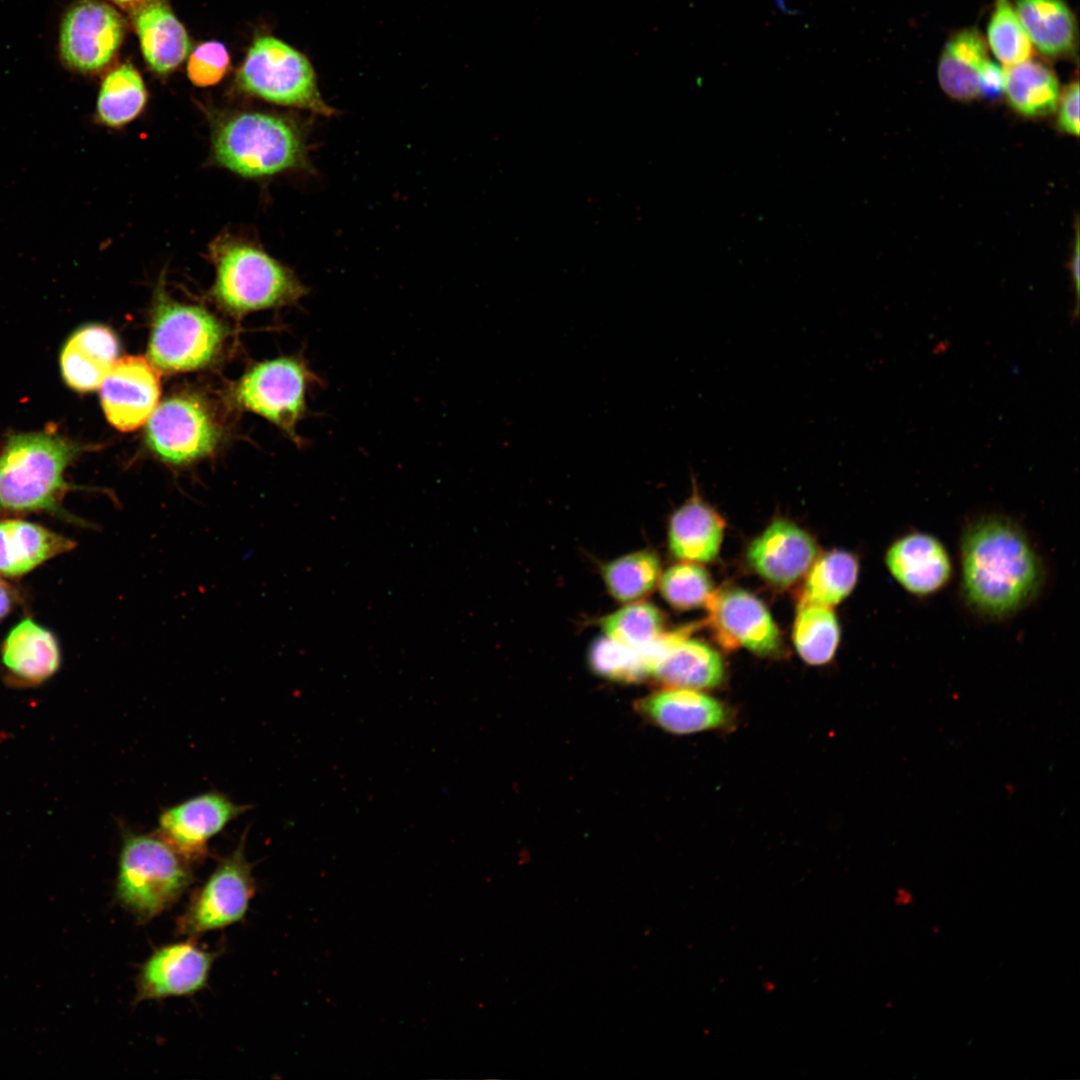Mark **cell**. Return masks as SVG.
<instances>
[{
  "label": "cell",
  "instance_id": "83f0119b",
  "mask_svg": "<svg viewBox=\"0 0 1080 1080\" xmlns=\"http://www.w3.org/2000/svg\"><path fill=\"white\" fill-rule=\"evenodd\" d=\"M859 564L846 551L825 553L808 570L800 603L830 607L845 599L857 582Z\"/></svg>",
  "mask_w": 1080,
  "mask_h": 1080
},
{
  "label": "cell",
  "instance_id": "5bb4252c",
  "mask_svg": "<svg viewBox=\"0 0 1080 1080\" xmlns=\"http://www.w3.org/2000/svg\"><path fill=\"white\" fill-rule=\"evenodd\" d=\"M247 808L223 793H204L164 810L157 833L190 863L199 862L208 842Z\"/></svg>",
  "mask_w": 1080,
  "mask_h": 1080
},
{
  "label": "cell",
  "instance_id": "603a6c76",
  "mask_svg": "<svg viewBox=\"0 0 1080 1080\" xmlns=\"http://www.w3.org/2000/svg\"><path fill=\"white\" fill-rule=\"evenodd\" d=\"M987 43L975 28H965L946 41L938 60L937 75L942 90L958 101L980 96V75L989 59Z\"/></svg>",
  "mask_w": 1080,
  "mask_h": 1080
},
{
  "label": "cell",
  "instance_id": "ac0fdd59",
  "mask_svg": "<svg viewBox=\"0 0 1080 1080\" xmlns=\"http://www.w3.org/2000/svg\"><path fill=\"white\" fill-rule=\"evenodd\" d=\"M635 706L648 720L675 734L719 728L728 721L723 704L692 689L666 688L639 700Z\"/></svg>",
  "mask_w": 1080,
  "mask_h": 1080
},
{
  "label": "cell",
  "instance_id": "ab89813d",
  "mask_svg": "<svg viewBox=\"0 0 1080 1080\" xmlns=\"http://www.w3.org/2000/svg\"><path fill=\"white\" fill-rule=\"evenodd\" d=\"M11 605V598L7 588L0 583V619L3 618L9 611Z\"/></svg>",
  "mask_w": 1080,
  "mask_h": 1080
},
{
  "label": "cell",
  "instance_id": "f1b7e54d",
  "mask_svg": "<svg viewBox=\"0 0 1080 1080\" xmlns=\"http://www.w3.org/2000/svg\"><path fill=\"white\" fill-rule=\"evenodd\" d=\"M147 92L138 71L123 64L110 71L102 81L97 117L108 127H121L135 119L143 110Z\"/></svg>",
  "mask_w": 1080,
  "mask_h": 1080
},
{
  "label": "cell",
  "instance_id": "836d02e7",
  "mask_svg": "<svg viewBox=\"0 0 1080 1080\" xmlns=\"http://www.w3.org/2000/svg\"><path fill=\"white\" fill-rule=\"evenodd\" d=\"M588 659L593 672L609 680L632 683L650 676L641 650L629 648L607 636L592 643Z\"/></svg>",
  "mask_w": 1080,
  "mask_h": 1080
},
{
  "label": "cell",
  "instance_id": "f35d334b",
  "mask_svg": "<svg viewBox=\"0 0 1080 1080\" xmlns=\"http://www.w3.org/2000/svg\"><path fill=\"white\" fill-rule=\"evenodd\" d=\"M1079 256H1080L1079 255V236H1078V232H1077L1076 241H1075V247H1074V253H1073L1072 261H1071L1072 279H1073V282H1074V285H1075L1076 297L1077 298H1078V293H1079Z\"/></svg>",
  "mask_w": 1080,
  "mask_h": 1080
},
{
  "label": "cell",
  "instance_id": "277c9868",
  "mask_svg": "<svg viewBox=\"0 0 1080 1080\" xmlns=\"http://www.w3.org/2000/svg\"><path fill=\"white\" fill-rule=\"evenodd\" d=\"M216 266L212 296L231 314L288 306L307 294L297 275L262 249L222 238L211 247Z\"/></svg>",
  "mask_w": 1080,
  "mask_h": 1080
},
{
  "label": "cell",
  "instance_id": "30bf717a",
  "mask_svg": "<svg viewBox=\"0 0 1080 1080\" xmlns=\"http://www.w3.org/2000/svg\"><path fill=\"white\" fill-rule=\"evenodd\" d=\"M146 442L162 461L185 465L215 449L220 432L205 403L179 394L163 401L147 420Z\"/></svg>",
  "mask_w": 1080,
  "mask_h": 1080
},
{
  "label": "cell",
  "instance_id": "f546056e",
  "mask_svg": "<svg viewBox=\"0 0 1080 1080\" xmlns=\"http://www.w3.org/2000/svg\"><path fill=\"white\" fill-rule=\"evenodd\" d=\"M658 556L648 550L616 558L602 567V578L610 595L622 603L636 602L648 595L659 581Z\"/></svg>",
  "mask_w": 1080,
  "mask_h": 1080
},
{
  "label": "cell",
  "instance_id": "9a60e30c",
  "mask_svg": "<svg viewBox=\"0 0 1080 1080\" xmlns=\"http://www.w3.org/2000/svg\"><path fill=\"white\" fill-rule=\"evenodd\" d=\"M159 395V373L141 356L117 360L100 385L106 418L121 431H132L144 424L155 410Z\"/></svg>",
  "mask_w": 1080,
  "mask_h": 1080
},
{
  "label": "cell",
  "instance_id": "44dd1931",
  "mask_svg": "<svg viewBox=\"0 0 1080 1080\" xmlns=\"http://www.w3.org/2000/svg\"><path fill=\"white\" fill-rule=\"evenodd\" d=\"M688 636L669 646L650 676L666 688L697 690L719 685L724 677L721 656L708 644Z\"/></svg>",
  "mask_w": 1080,
  "mask_h": 1080
},
{
  "label": "cell",
  "instance_id": "3957f363",
  "mask_svg": "<svg viewBox=\"0 0 1080 1080\" xmlns=\"http://www.w3.org/2000/svg\"><path fill=\"white\" fill-rule=\"evenodd\" d=\"M212 152L219 165L244 177L310 169L304 127L274 114L244 112L225 118L214 129Z\"/></svg>",
  "mask_w": 1080,
  "mask_h": 1080
},
{
  "label": "cell",
  "instance_id": "2e32d148",
  "mask_svg": "<svg viewBox=\"0 0 1080 1080\" xmlns=\"http://www.w3.org/2000/svg\"><path fill=\"white\" fill-rule=\"evenodd\" d=\"M885 563L895 581L917 597L942 590L953 571L946 547L925 532H910L895 539L886 551Z\"/></svg>",
  "mask_w": 1080,
  "mask_h": 1080
},
{
  "label": "cell",
  "instance_id": "7402d4cb",
  "mask_svg": "<svg viewBox=\"0 0 1080 1080\" xmlns=\"http://www.w3.org/2000/svg\"><path fill=\"white\" fill-rule=\"evenodd\" d=\"M2 662L18 682L39 684L51 677L60 665L54 636L31 619L15 626L2 646Z\"/></svg>",
  "mask_w": 1080,
  "mask_h": 1080
},
{
  "label": "cell",
  "instance_id": "8992f818",
  "mask_svg": "<svg viewBox=\"0 0 1080 1080\" xmlns=\"http://www.w3.org/2000/svg\"><path fill=\"white\" fill-rule=\"evenodd\" d=\"M237 82L246 93L278 105L325 117L336 113L324 100L308 58L273 36H261L253 42Z\"/></svg>",
  "mask_w": 1080,
  "mask_h": 1080
},
{
  "label": "cell",
  "instance_id": "cb8c5ba5",
  "mask_svg": "<svg viewBox=\"0 0 1080 1080\" xmlns=\"http://www.w3.org/2000/svg\"><path fill=\"white\" fill-rule=\"evenodd\" d=\"M74 547L72 540L22 520L0 521V574L20 576Z\"/></svg>",
  "mask_w": 1080,
  "mask_h": 1080
},
{
  "label": "cell",
  "instance_id": "d590c367",
  "mask_svg": "<svg viewBox=\"0 0 1080 1080\" xmlns=\"http://www.w3.org/2000/svg\"><path fill=\"white\" fill-rule=\"evenodd\" d=\"M230 63L225 46L216 41L202 43L191 53L187 73L191 82L200 87L218 83L226 74Z\"/></svg>",
  "mask_w": 1080,
  "mask_h": 1080
},
{
  "label": "cell",
  "instance_id": "ffe728a7",
  "mask_svg": "<svg viewBox=\"0 0 1080 1080\" xmlns=\"http://www.w3.org/2000/svg\"><path fill=\"white\" fill-rule=\"evenodd\" d=\"M119 342L111 329L87 325L75 331L60 356L62 376L78 392L93 391L117 361Z\"/></svg>",
  "mask_w": 1080,
  "mask_h": 1080
},
{
  "label": "cell",
  "instance_id": "6da1fadb",
  "mask_svg": "<svg viewBox=\"0 0 1080 1080\" xmlns=\"http://www.w3.org/2000/svg\"><path fill=\"white\" fill-rule=\"evenodd\" d=\"M961 587L968 605L992 619L1028 606L1045 580L1043 562L1024 530L1002 515L971 522L960 543Z\"/></svg>",
  "mask_w": 1080,
  "mask_h": 1080
},
{
  "label": "cell",
  "instance_id": "7a4b0ae2",
  "mask_svg": "<svg viewBox=\"0 0 1080 1080\" xmlns=\"http://www.w3.org/2000/svg\"><path fill=\"white\" fill-rule=\"evenodd\" d=\"M81 447L57 432L11 435L0 448V511L58 512Z\"/></svg>",
  "mask_w": 1080,
  "mask_h": 1080
},
{
  "label": "cell",
  "instance_id": "4fadbf2b",
  "mask_svg": "<svg viewBox=\"0 0 1080 1080\" xmlns=\"http://www.w3.org/2000/svg\"><path fill=\"white\" fill-rule=\"evenodd\" d=\"M706 607L715 638L726 649L745 647L760 655L775 654L779 630L766 606L751 593L726 588L712 592Z\"/></svg>",
  "mask_w": 1080,
  "mask_h": 1080
},
{
  "label": "cell",
  "instance_id": "1f68e13d",
  "mask_svg": "<svg viewBox=\"0 0 1080 1080\" xmlns=\"http://www.w3.org/2000/svg\"><path fill=\"white\" fill-rule=\"evenodd\" d=\"M663 625L661 611L640 600L627 603L601 620L605 636L636 650H642L656 640L663 633Z\"/></svg>",
  "mask_w": 1080,
  "mask_h": 1080
},
{
  "label": "cell",
  "instance_id": "60d3db41",
  "mask_svg": "<svg viewBox=\"0 0 1080 1080\" xmlns=\"http://www.w3.org/2000/svg\"><path fill=\"white\" fill-rule=\"evenodd\" d=\"M112 1L115 2L116 4L122 6V7H130V8H132V7L136 6L137 4L143 2L144 0H112Z\"/></svg>",
  "mask_w": 1080,
  "mask_h": 1080
},
{
  "label": "cell",
  "instance_id": "d6a6232c",
  "mask_svg": "<svg viewBox=\"0 0 1080 1080\" xmlns=\"http://www.w3.org/2000/svg\"><path fill=\"white\" fill-rule=\"evenodd\" d=\"M986 34L987 47L1003 66L1031 59L1033 46L1010 0H994Z\"/></svg>",
  "mask_w": 1080,
  "mask_h": 1080
},
{
  "label": "cell",
  "instance_id": "8d00e7d4",
  "mask_svg": "<svg viewBox=\"0 0 1080 1080\" xmlns=\"http://www.w3.org/2000/svg\"><path fill=\"white\" fill-rule=\"evenodd\" d=\"M1058 126L1064 132L1079 135V82L1069 83L1058 101Z\"/></svg>",
  "mask_w": 1080,
  "mask_h": 1080
},
{
  "label": "cell",
  "instance_id": "52a82bcc",
  "mask_svg": "<svg viewBox=\"0 0 1080 1080\" xmlns=\"http://www.w3.org/2000/svg\"><path fill=\"white\" fill-rule=\"evenodd\" d=\"M160 286L148 356L150 362L169 373L200 369L221 349L225 332L222 324L202 307L168 298Z\"/></svg>",
  "mask_w": 1080,
  "mask_h": 1080
},
{
  "label": "cell",
  "instance_id": "9c48e42d",
  "mask_svg": "<svg viewBox=\"0 0 1080 1080\" xmlns=\"http://www.w3.org/2000/svg\"><path fill=\"white\" fill-rule=\"evenodd\" d=\"M245 836L191 896L177 919L178 934L195 938L245 918L256 891L252 866L245 856Z\"/></svg>",
  "mask_w": 1080,
  "mask_h": 1080
},
{
  "label": "cell",
  "instance_id": "e575fe53",
  "mask_svg": "<svg viewBox=\"0 0 1080 1080\" xmlns=\"http://www.w3.org/2000/svg\"><path fill=\"white\" fill-rule=\"evenodd\" d=\"M663 598L674 608L687 610L706 604L713 592L709 574L693 563L669 567L659 578Z\"/></svg>",
  "mask_w": 1080,
  "mask_h": 1080
},
{
  "label": "cell",
  "instance_id": "ba28073f",
  "mask_svg": "<svg viewBox=\"0 0 1080 1080\" xmlns=\"http://www.w3.org/2000/svg\"><path fill=\"white\" fill-rule=\"evenodd\" d=\"M322 379L300 356L279 357L257 364L240 380L235 389L237 403L255 412L281 429L300 445L296 427L307 412L306 396Z\"/></svg>",
  "mask_w": 1080,
  "mask_h": 1080
},
{
  "label": "cell",
  "instance_id": "5b68a950",
  "mask_svg": "<svg viewBox=\"0 0 1080 1080\" xmlns=\"http://www.w3.org/2000/svg\"><path fill=\"white\" fill-rule=\"evenodd\" d=\"M192 882L191 863L157 832H124L115 892L138 922L170 908Z\"/></svg>",
  "mask_w": 1080,
  "mask_h": 1080
},
{
  "label": "cell",
  "instance_id": "e0dca14e",
  "mask_svg": "<svg viewBox=\"0 0 1080 1080\" xmlns=\"http://www.w3.org/2000/svg\"><path fill=\"white\" fill-rule=\"evenodd\" d=\"M816 554L815 542L804 530L777 519L750 544L747 559L762 578L787 587L809 570Z\"/></svg>",
  "mask_w": 1080,
  "mask_h": 1080
},
{
  "label": "cell",
  "instance_id": "d4e9b609",
  "mask_svg": "<svg viewBox=\"0 0 1080 1080\" xmlns=\"http://www.w3.org/2000/svg\"><path fill=\"white\" fill-rule=\"evenodd\" d=\"M723 519L694 496L672 515L668 539L672 554L690 562L713 560L722 542Z\"/></svg>",
  "mask_w": 1080,
  "mask_h": 1080
},
{
  "label": "cell",
  "instance_id": "8fae6325",
  "mask_svg": "<svg viewBox=\"0 0 1080 1080\" xmlns=\"http://www.w3.org/2000/svg\"><path fill=\"white\" fill-rule=\"evenodd\" d=\"M124 32V20L111 6L99 0H80L62 22V58L75 70L98 71L115 56Z\"/></svg>",
  "mask_w": 1080,
  "mask_h": 1080
},
{
  "label": "cell",
  "instance_id": "484cf974",
  "mask_svg": "<svg viewBox=\"0 0 1080 1080\" xmlns=\"http://www.w3.org/2000/svg\"><path fill=\"white\" fill-rule=\"evenodd\" d=\"M1015 11L1033 46L1050 58L1071 55L1077 23L1065 0H1016Z\"/></svg>",
  "mask_w": 1080,
  "mask_h": 1080
},
{
  "label": "cell",
  "instance_id": "d6986e66",
  "mask_svg": "<svg viewBox=\"0 0 1080 1080\" xmlns=\"http://www.w3.org/2000/svg\"><path fill=\"white\" fill-rule=\"evenodd\" d=\"M132 8V23L147 64L156 73L171 72L190 50L185 28L164 0H144Z\"/></svg>",
  "mask_w": 1080,
  "mask_h": 1080
},
{
  "label": "cell",
  "instance_id": "b9f144b4",
  "mask_svg": "<svg viewBox=\"0 0 1080 1080\" xmlns=\"http://www.w3.org/2000/svg\"><path fill=\"white\" fill-rule=\"evenodd\" d=\"M911 899H912V897L909 894L906 895V893L904 892L903 894L899 893V896H897L896 902L898 904H908V903L911 902Z\"/></svg>",
  "mask_w": 1080,
  "mask_h": 1080
},
{
  "label": "cell",
  "instance_id": "4316f807",
  "mask_svg": "<svg viewBox=\"0 0 1080 1080\" xmlns=\"http://www.w3.org/2000/svg\"><path fill=\"white\" fill-rule=\"evenodd\" d=\"M1004 91L1009 105L1027 117H1041L1057 109L1060 89L1054 71L1032 59L1003 66Z\"/></svg>",
  "mask_w": 1080,
  "mask_h": 1080
},
{
  "label": "cell",
  "instance_id": "4dcf8cb0",
  "mask_svg": "<svg viewBox=\"0 0 1080 1080\" xmlns=\"http://www.w3.org/2000/svg\"><path fill=\"white\" fill-rule=\"evenodd\" d=\"M839 626L829 607L800 603L793 626V642L801 658L812 665L825 664L839 643Z\"/></svg>",
  "mask_w": 1080,
  "mask_h": 1080
},
{
  "label": "cell",
  "instance_id": "7c38bea8",
  "mask_svg": "<svg viewBox=\"0 0 1080 1080\" xmlns=\"http://www.w3.org/2000/svg\"><path fill=\"white\" fill-rule=\"evenodd\" d=\"M218 956L219 951L200 947L195 938L157 948L138 971L134 1002L196 994L207 987Z\"/></svg>",
  "mask_w": 1080,
  "mask_h": 1080
},
{
  "label": "cell",
  "instance_id": "74e56055",
  "mask_svg": "<svg viewBox=\"0 0 1080 1080\" xmlns=\"http://www.w3.org/2000/svg\"><path fill=\"white\" fill-rule=\"evenodd\" d=\"M980 95L986 98H995L1004 91L1003 66L987 60L980 75Z\"/></svg>",
  "mask_w": 1080,
  "mask_h": 1080
}]
</instances>
